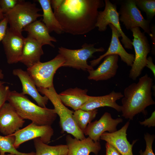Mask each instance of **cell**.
Wrapping results in <instances>:
<instances>
[{
  "label": "cell",
  "instance_id": "obj_27",
  "mask_svg": "<svg viewBox=\"0 0 155 155\" xmlns=\"http://www.w3.org/2000/svg\"><path fill=\"white\" fill-rule=\"evenodd\" d=\"M15 141V137L12 135H0V154L3 155L8 153L16 155H35V152H33L25 153L18 151L14 146Z\"/></svg>",
  "mask_w": 155,
  "mask_h": 155
},
{
  "label": "cell",
  "instance_id": "obj_21",
  "mask_svg": "<svg viewBox=\"0 0 155 155\" xmlns=\"http://www.w3.org/2000/svg\"><path fill=\"white\" fill-rule=\"evenodd\" d=\"M42 46L36 40L28 35L25 38L19 62L29 68L40 62L41 57L44 54Z\"/></svg>",
  "mask_w": 155,
  "mask_h": 155
},
{
  "label": "cell",
  "instance_id": "obj_17",
  "mask_svg": "<svg viewBox=\"0 0 155 155\" xmlns=\"http://www.w3.org/2000/svg\"><path fill=\"white\" fill-rule=\"evenodd\" d=\"M65 140L68 149L67 155H89L91 152L97 155L101 149L99 142H94L89 137L80 140L68 135Z\"/></svg>",
  "mask_w": 155,
  "mask_h": 155
},
{
  "label": "cell",
  "instance_id": "obj_26",
  "mask_svg": "<svg viewBox=\"0 0 155 155\" xmlns=\"http://www.w3.org/2000/svg\"><path fill=\"white\" fill-rule=\"evenodd\" d=\"M98 111L97 109L88 111L80 109L73 112V120L78 127L83 132L88 125L95 118Z\"/></svg>",
  "mask_w": 155,
  "mask_h": 155
},
{
  "label": "cell",
  "instance_id": "obj_2",
  "mask_svg": "<svg viewBox=\"0 0 155 155\" xmlns=\"http://www.w3.org/2000/svg\"><path fill=\"white\" fill-rule=\"evenodd\" d=\"M153 81L146 74L139 79L137 83H133L125 88L121 100L122 116L132 120L139 113L146 115V108L155 104L152 97Z\"/></svg>",
  "mask_w": 155,
  "mask_h": 155
},
{
  "label": "cell",
  "instance_id": "obj_38",
  "mask_svg": "<svg viewBox=\"0 0 155 155\" xmlns=\"http://www.w3.org/2000/svg\"><path fill=\"white\" fill-rule=\"evenodd\" d=\"M4 18V14L2 12L0 6V21Z\"/></svg>",
  "mask_w": 155,
  "mask_h": 155
},
{
  "label": "cell",
  "instance_id": "obj_36",
  "mask_svg": "<svg viewBox=\"0 0 155 155\" xmlns=\"http://www.w3.org/2000/svg\"><path fill=\"white\" fill-rule=\"evenodd\" d=\"M105 145L108 147L112 155H121L113 146L110 144L106 142Z\"/></svg>",
  "mask_w": 155,
  "mask_h": 155
},
{
  "label": "cell",
  "instance_id": "obj_25",
  "mask_svg": "<svg viewBox=\"0 0 155 155\" xmlns=\"http://www.w3.org/2000/svg\"><path fill=\"white\" fill-rule=\"evenodd\" d=\"M36 150L35 155H67L68 149L67 145L51 146L44 143L40 137L34 139Z\"/></svg>",
  "mask_w": 155,
  "mask_h": 155
},
{
  "label": "cell",
  "instance_id": "obj_16",
  "mask_svg": "<svg viewBox=\"0 0 155 155\" xmlns=\"http://www.w3.org/2000/svg\"><path fill=\"white\" fill-rule=\"evenodd\" d=\"M129 124L128 121L118 131L111 133L104 132L101 135L100 139L111 145L121 155H133L132 148L137 140H133L131 144L128 141L126 132Z\"/></svg>",
  "mask_w": 155,
  "mask_h": 155
},
{
  "label": "cell",
  "instance_id": "obj_10",
  "mask_svg": "<svg viewBox=\"0 0 155 155\" xmlns=\"http://www.w3.org/2000/svg\"><path fill=\"white\" fill-rule=\"evenodd\" d=\"M105 8L103 11H99L96 27L101 32L105 31L109 24L113 25L120 33L121 41L124 47L132 49V41L123 32L121 27L119 15L117 10L116 5L109 0H105Z\"/></svg>",
  "mask_w": 155,
  "mask_h": 155
},
{
  "label": "cell",
  "instance_id": "obj_22",
  "mask_svg": "<svg viewBox=\"0 0 155 155\" xmlns=\"http://www.w3.org/2000/svg\"><path fill=\"white\" fill-rule=\"evenodd\" d=\"M88 90L77 87L70 88L59 94L60 99L66 106L71 107L75 111L81 109L87 101Z\"/></svg>",
  "mask_w": 155,
  "mask_h": 155
},
{
  "label": "cell",
  "instance_id": "obj_5",
  "mask_svg": "<svg viewBox=\"0 0 155 155\" xmlns=\"http://www.w3.org/2000/svg\"><path fill=\"white\" fill-rule=\"evenodd\" d=\"M41 9L37 7L34 3L22 0L13 9L4 14L9 28L22 33L24 28L28 24L42 16L38 12Z\"/></svg>",
  "mask_w": 155,
  "mask_h": 155
},
{
  "label": "cell",
  "instance_id": "obj_1",
  "mask_svg": "<svg viewBox=\"0 0 155 155\" xmlns=\"http://www.w3.org/2000/svg\"><path fill=\"white\" fill-rule=\"evenodd\" d=\"M102 0H62L54 13L63 31L73 35L87 34L96 27Z\"/></svg>",
  "mask_w": 155,
  "mask_h": 155
},
{
  "label": "cell",
  "instance_id": "obj_4",
  "mask_svg": "<svg viewBox=\"0 0 155 155\" xmlns=\"http://www.w3.org/2000/svg\"><path fill=\"white\" fill-rule=\"evenodd\" d=\"M37 89L38 92L46 96L53 105L55 113L59 117L62 132H66L78 140L85 138L83 132L78 127L73 120L74 112L68 109L61 102L54 86L48 88Z\"/></svg>",
  "mask_w": 155,
  "mask_h": 155
},
{
  "label": "cell",
  "instance_id": "obj_41",
  "mask_svg": "<svg viewBox=\"0 0 155 155\" xmlns=\"http://www.w3.org/2000/svg\"><path fill=\"white\" fill-rule=\"evenodd\" d=\"M3 155H15V154H10V153H9L8 154H5Z\"/></svg>",
  "mask_w": 155,
  "mask_h": 155
},
{
  "label": "cell",
  "instance_id": "obj_7",
  "mask_svg": "<svg viewBox=\"0 0 155 155\" xmlns=\"http://www.w3.org/2000/svg\"><path fill=\"white\" fill-rule=\"evenodd\" d=\"M95 44H84L81 49H68L62 46L58 48V52L64 59L65 61L62 67H71L84 71L94 69L88 64V59L93 57V54L97 52H102L104 49L94 47Z\"/></svg>",
  "mask_w": 155,
  "mask_h": 155
},
{
  "label": "cell",
  "instance_id": "obj_13",
  "mask_svg": "<svg viewBox=\"0 0 155 155\" xmlns=\"http://www.w3.org/2000/svg\"><path fill=\"white\" fill-rule=\"evenodd\" d=\"M121 118L113 119L109 113L105 112L100 119L91 122L87 125L83 133L94 142H99L101 135L107 131L113 133L117 131V127L123 122Z\"/></svg>",
  "mask_w": 155,
  "mask_h": 155
},
{
  "label": "cell",
  "instance_id": "obj_29",
  "mask_svg": "<svg viewBox=\"0 0 155 155\" xmlns=\"http://www.w3.org/2000/svg\"><path fill=\"white\" fill-rule=\"evenodd\" d=\"M144 139L146 142V147L145 151H140V155H155L153 152L152 145L155 139V135L146 133L144 135Z\"/></svg>",
  "mask_w": 155,
  "mask_h": 155
},
{
  "label": "cell",
  "instance_id": "obj_28",
  "mask_svg": "<svg viewBox=\"0 0 155 155\" xmlns=\"http://www.w3.org/2000/svg\"><path fill=\"white\" fill-rule=\"evenodd\" d=\"M134 0L137 7L145 13L146 20L150 22L155 15V0Z\"/></svg>",
  "mask_w": 155,
  "mask_h": 155
},
{
  "label": "cell",
  "instance_id": "obj_42",
  "mask_svg": "<svg viewBox=\"0 0 155 155\" xmlns=\"http://www.w3.org/2000/svg\"><path fill=\"white\" fill-rule=\"evenodd\" d=\"M0 155H1L0 154Z\"/></svg>",
  "mask_w": 155,
  "mask_h": 155
},
{
  "label": "cell",
  "instance_id": "obj_35",
  "mask_svg": "<svg viewBox=\"0 0 155 155\" xmlns=\"http://www.w3.org/2000/svg\"><path fill=\"white\" fill-rule=\"evenodd\" d=\"M146 67L149 69L152 72L154 77H155V65L153 62V59L151 56L147 58L146 65Z\"/></svg>",
  "mask_w": 155,
  "mask_h": 155
},
{
  "label": "cell",
  "instance_id": "obj_34",
  "mask_svg": "<svg viewBox=\"0 0 155 155\" xmlns=\"http://www.w3.org/2000/svg\"><path fill=\"white\" fill-rule=\"evenodd\" d=\"M155 29L154 26L150 27L151 34L150 36L152 41V53L153 55L155 54Z\"/></svg>",
  "mask_w": 155,
  "mask_h": 155
},
{
  "label": "cell",
  "instance_id": "obj_32",
  "mask_svg": "<svg viewBox=\"0 0 155 155\" xmlns=\"http://www.w3.org/2000/svg\"><path fill=\"white\" fill-rule=\"evenodd\" d=\"M8 24L7 19L5 17L0 21V42L2 41L5 36Z\"/></svg>",
  "mask_w": 155,
  "mask_h": 155
},
{
  "label": "cell",
  "instance_id": "obj_18",
  "mask_svg": "<svg viewBox=\"0 0 155 155\" xmlns=\"http://www.w3.org/2000/svg\"><path fill=\"white\" fill-rule=\"evenodd\" d=\"M119 56L111 55L105 57L103 61L96 69L88 70V79L96 81L105 80L114 77L119 66Z\"/></svg>",
  "mask_w": 155,
  "mask_h": 155
},
{
  "label": "cell",
  "instance_id": "obj_9",
  "mask_svg": "<svg viewBox=\"0 0 155 155\" xmlns=\"http://www.w3.org/2000/svg\"><path fill=\"white\" fill-rule=\"evenodd\" d=\"M118 13L119 21L126 29L131 30L140 27L150 36V22L145 19L136 5L134 0H126L121 3Z\"/></svg>",
  "mask_w": 155,
  "mask_h": 155
},
{
  "label": "cell",
  "instance_id": "obj_19",
  "mask_svg": "<svg viewBox=\"0 0 155 155\" xmlns=\"http://www.w3.org/2000/svg\"><path fill=\"white\" fill-rule=\"evenodd\" d=\"M12 73L19 79L22 86V93L31 96L39 106L46 108L49 99L45 96H42L39 93L35 84L27 71L21 68L14 69Z\"/></svg>",
  "mask_w": 155,
  "mask_h": 155
},
{
  "label": "cell",
  "instance_id": "obj_8",
  "mask_svg": "<svg viewBox=\"0 0 155 155\" xmlns=\"http://www.w3.org/2000/svg\"><path fill=\"white\" fill-rule=\"evenodd\" d=\"M130 30L133 37L132 44L134 49L135 56L129 77L135 80L146 67L147 56L150 51L151 47L147 37L144 32H141L140 28H135Z\"/></svg>",
  "mask_w": 155,
  "mask_h": 155
},
{
  "label": "cell",
  "instance_id": "obj_33",
  "mask_svg": "<svg viewBox=\"0 0 155 155\" xmlns=\"http://www.w3.org/2000/svg\"><path fill=\"white\" fill-rule=\"evenodd\" d=\"M140 125H144L145 126H147L148 127L155 126V112L153 111L151 116L148 118L145 119L142 122H140Z\"/></svg>",
  "mask_w": 155,
  "mask_h": 155
},
{
  "label": "cell",
  "instance_id": "obj_15",
  "mask_svg": "<svg viewBox=\"0 0 155 155\" xmlns=\"http://www.w3.org/2000/svg\"><path fill=\"white\" fill-rule=\"evenodd\" d=\"M112 31V37L109 46L107 51L96 59L90 61L92 67L98 64L105 57L111 55H117L119 56L122 61L127 66L131 67L135 58V55L127 53L121 44L119 39L121 35L117 30L112 24L108 25Z\"/></svg>",
  "mask_w": 155,
  "mask_h": 155
},
{
  "label": "cell",
  "instance_id": "obj_37",
  "mask_svg": "<svg viewBox=\"0 0 155 155\" xmlns=\"http://www.w3.org/2000/svg\"><path fill=\"white\" fill-rule=\"evenodd\" d=\"M105 146L106 148V153L105 155H112L108 147L106 145Z\"/></svg>",
  "mask_w": 155,
  "mask_h": 155
},
{
  "label": "cell",
  "instance_id": "obj_3",
  "mask_svg": "<svg viewBox=\"0 0 155 155\" xmlns=\"http://www.w3.org/2000/svg\"><path fill=\"white\" fill-rule=\"evenodd\" d=\"M23 119L39 125H51L57 115L54 109L42 107L32 102L22 92L10 91L7 100Z\"/></svg>",
  "mask_w": 155,
  "mask_h": 155
},
{
  "label": "cell",
  "instance_id": "obj_30",
  "mask_svg": "<svg viewBox=\"0 0 155 155\" xmlns=\"http://www.w3.org/2000/svg\"><path fill=\"white\" fill-rule=\"evenodd\" d=\"M22 0H0V6L4 14L13 9Z\"/></svg>",
  "mask_w": 155,
  "mask_h": 155
},
{
  "label": "cell",
  "instance_id": "obj_24",
  "mask_svg": "<svg viewBox=\"0 0 155 155\" xmlns=\"http://www.w3.org/2000/svg\"><path fill=\"white\" fill-rule=\"evenodd\" d=\"M43 11L42 22L47 28L49 33L54 32L57 34L63 31L53 12L50 0H37Z\"/></svg>",
  "mask_w": 155,
  "mask_h": 155
},
{
  "label": "cell",
  "instance_id": "obj_6",
  "mask_svg": "<svg viewBox=\"0 0 155 155\" xmlns=\"http://www.w3.org/2000/svg\"><path fill=\"white\" fill-rule=\"evenodd\" d=\"M64 58L59 54L54 58L45 62L40 61L31 67L27 71L38 88H48L53 86V78L56 71L62 67Z\"/></svg>",
  "mask_w": 155,
  "mask_h": 155
},
{
  "label": "cell",
  "instance_id": "obj_40",
  "mask_svg": "<svg viewBox=\"0 0 155 155\" xmlns=\"http://www.w3.org/2000/svg\"><path fill=\"white\" fill-rule=\"evenodd\" d=\"M6 82L5 81H1L0 80V85L4 84H5L6 83Z\"/></svg>",
  "mask_w": 155,
  "mask_h": 155
},
{
  "label": "cell",
  "instance_id": "obj_39",
  "mask_svg": "<svg viewBox=\"0 0 155 155\" xmlns=\"http://www.w3.org/2000/svg\"><path fill=\"white\" fill-rule=\"evenodd\" d=\"M4 77V75L3 73L2 70L0 69V80L3 79Z\"/></svg>",
  "mask_w": 155,
  "mask_h": 155
},
{
  "label": "cell",
  "instance_id": "obj_12",
  "mask_svg": "<svg viewBox=\"0 0 155 155\" xmlns=\"http://www.w3.org/2000/svg\"><path fill=\"white\" fill-rule=\"evenodd\" d=\"M25 38L22 33L14 31L7 27L2 42L8 64H11L19 62Z\"/></svg>",
  "mask_w": 155,
  "mask_h": 155
},
{
  "label": "cell",
  "instance_id": "obj_14",
  "mask_svg": "<svg viewBox=\"0 0 155 155\" xmlns=\"http://www.w3.org/2000/svg\"><path fill=\"white\" fill-rule=\"evenodd\" d=\"M9 102L0 109V132L5 136L12 135L22 127L25 121Z\"/></svg>",
  "mask_w": 155,
  "mask_h": 155
},
{
  "label": "cell",
  "instance_id": "obj_31",
  "mask_svg": "<svg viewBox=\"0 0 155 155\" xmlns=\"http://www.w3.org/2000/svg\"><path fill=\"white\" fill-rule=\"evenodd\" d=\"M10 91L9 86L4 84L0 85V109L7 100Z\"/></svg>",
  "mask_w": 155,
  "mask_h": 155
},
{
  "label": "cell",
  "instance_id": "obj_23",
  "mask_svg": "<svg viewBox=\"0 0 155 155\" xmlns=\"http://www.w3.org/2000/svg\"><path fill=\"white\" fill-rule=\"evenodd\" d=\"M23 31L27 32L28 35L42 46L48 45L55 47L52 42H56L57 40L50 35L47 28L40 20H37L28 24L24 28Z\"/></svg>",
  "mask_w": 155,
  "mask_h": 155
},
{
  "label": "cell",
  "instance_id": "obj_11",
  "mask_svg": "<svg viewBox=\"0 0 155 155\" xmlns=\"http://www.w3.org/2000/svg\"><path fill=\"white\" fill-rule=\"evenodd\" d=\"M53 134L54 130L51 125L39 126L32 122L11 135L15 137L14 146L17 149L22 144L38 137L47 144L50 142Z\"/></svg>",
  "mask_w": 155,
  "mask_h": 155
},
{
  "label": "cell",
  "instance_id": "obj_20",
  "mask_svg": "<svg viewBox=\"0 0 155 155\" xmlns=\"http://www.w3.org/2000/svg\"><path fill=\"white\" fill-rule=\"evenodd\" d=\"M123 95L121 92L114 91L109 94L101 96H89L88 99L85 104L81 108V109L91 111L97 108L108 106L113 108L118 112L121 111V106L118 104L116 101L122 98Z\"/></svg>",
  "mask_w": 155,
  "mask_h": 155
}]
</instances>
